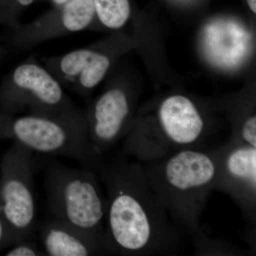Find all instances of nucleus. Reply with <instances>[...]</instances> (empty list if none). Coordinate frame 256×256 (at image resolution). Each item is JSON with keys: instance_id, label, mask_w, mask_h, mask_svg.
<instances>
[{"instance_id": "obj_1", "label": "nucleus", "mask_w": 256, "mask_h": 256, "mask_svg": "<svg viewBox=\"0 0 256 256\" xmlns=\"http://www.w3.org/2000/svg\"><path fill=\"white\" fill-rule=\"evenodd\" d=\"M106 190V255L173 256L185 235L150 185L142 163L102 156L96 170Z\"/></svg>"}, {"instance_id": "obj_2", "label": "nucleus", "mask_w": 256, "mask_h": 256, "mask_svg": "<svg viewBox=\"0 0 256 256\" xmlns=\"http://www.w3.org/2000/svg\"><path fill=\"white\" fill-rule=\"evenodd\" d=\"M141 163L150 185L173 222L191 237L201 230L202 214L216 175L210 148L182 150Z\"/></svg>"}, {"instance_id": "obj_3", "label": "nucleus", "mask_w": 256, "mask_h": 256, "mask_svg": "<svg viewBox=\"0 0 256 256\" xmlns=\"http://www.w3.org/2000/svg\"><path fill=\"white\" fill-rule=\"evenodd\" d=\"M4 140L33 152L70 158L94 171L102 158L90 142L82 110L60 116L0 114V141Z\"/></svg>"}, {"instance_id": "obj_4", "label": "nucleus", "mask_w": 256, "mask_h": 256, "mask_svg": "<svg viewBox=\"0 0 256 256\" xmlns=\"http://www.w3.org/2000/svg\"><path fill=\"white\" fill-rule=\"evenodd\" d=\"M154 126L132 124L124 138L122 156L140 162L190 148H206L204 119L196 104L182 95L166 98L158 106Z\"/></svg>"}, {"instance_id": "obj_5", "label": "nucleus", "mask_w": 256, "mask_h": 256, "mask_svg": "<svg viewBox=\"0 0 256 256\" xmlns=\"http://www.w3.org/2000/svg\"><path fill=\"white\" fill-rule=\"evenodd\" d=\"M44 175L52 218L78 229L104 246L107 200L96 172L53 162L45 168Z\"/></svg>"}, {"instance_id": "obj_6", "label": "nucleus", "mask_w": 256, "mask_h": 256, "mask_svg": "<svg viewBox=\"0 0 256 256\" xmlns=\"http://www.w3.org/2000/svg\"><path fill=\"white\" fill-rule=\"evenodd\" d=\"M80 110L54 76L34 57L16 66L0 82L1 114L60 116Z\"/></svg>"}, {"instance_id": "obj_7", "label": "nucleus", "mask_w": 256, "mask_h": 256, "mask_svg": "<svg viewBox=\"0 0 256 256\" xmlns=\"http://www.w3.org/2000/svg\"><path fill=\"white\" fill-rule=\"evenodd\" d=\"M33 152L13 142L0 166V214L14 242L31 240L36 229Z\"/></svg>"}, {"instance_id": "obj_8", "label": "nucleus", "mask_w": 256, "mask_h": 256, "mask_svg": "<svg viewBox=\"0 0 256 256\" xmlns=\"http://www.w3.org/2000/svg\"><path fill=\"white\" fill-rule=\"evenodd\" d=\"M214 158V190L228 194L240 207L248 225H256V146L230 140L210 148Z\"/></svg>"}, {"instance_id": "obj_9", "label": "nucleus", "mask_w": 256, "mask_h": 256, "mask_svg": "<svg viewBox=\"0 0 256 256\" xmlns=\"http://www.w3.org/2000/svg\"><path fill=\"white\" fill-rule=\"evenodd\" d=\"M95 18L94 0H69L31 22L10 28L8 42L14 50H32L44 42L87 30Z\"/></svg>"}, {"instance_id": "obj_10", "label": "nucleus", "mask_w": 256, "mask_h": 256, "mask_svg": "<svg viewBox=\"0 0 256 256\" xmlns=\"http://www.w3.org/2000/svg\"><path fill=\"white\" fill-rule=\"evenodd\" d=\"M84 112L89 140L100 156L127 136L134 122L130 97L118 86L107 89Z\"/></svg>"}, {"instance_id": "obj_11", "label": "nucleus", "mask_w": 256, "mask_h": 256, "mask_svg": "<svg viewBox=\"0 0 256 256\" xmlns=\"http://www.w3.org/2000/svg\"><path fill=\"white\" fill-rule=\"evenodd\" d=\"M41 62L62 86L86 97L106 76L112 57L102 46H92L42 57Z\"/></svg>"}, {"instance_id": "obj_12", "label": "nucleus", "mask_w": 256, "mask_h": 256, "mask_svg": "<svg viewBox=\"0 0 256 256\" xmlns=\"http://www.w3.org/2000/svg\"><path fill=\"white\" fill-rule=\"evenodd\" d=\"M252 36L242 25L232 20L208 24L203 34V48L210 63L218 68H236L249 54Z\"/></svg>"}, {"instance_id": "obj_13", "label": "nucleus", "mask_w": 256, "mask_h": 256, "mask_svg": "<svg viewBox=\"0 0 256 256\" xmlns=\"http://www.w3.org/2000/svg\"><path fill=\"white\" fill-rule=\"evenodd\" d=\"M36 230L46 256L106 255L104 246L98 240L54 218L45 220Z\"/></svg>"}, {"instance_id": "obj_14", "label": "nucleus", "mask_w": 256, "mask_h": 256, "mask_svg": "<svg viewBox=\"0 0 256 256\" xmlns=\"http://www.w3.org/2000/svg\"><path fill=\"white\" fill-rule=\"evenodd\" d=\"M96 18L106 28L118 30L130 16L129 0H94Z\"/></svg>"}, {"instance_id": "obj_15", "label": "nucleus", "mask_w": 256, "mask_h": 256, "mask_svg": "<svg viewBox=\"0 0 256 256\" xmlns=\"http://www.w3.org/2000/svg\"><path fill=\"white\" fill-rule=\"evenodd\" d=\"M192 239L196 248V254L200 255L236 256L240 252L225 242L208 238L202 230L192 236Z\"/></svg>"}, {"instance_id": "obj_16", "label": "nucleus", "mask_w": 256, "mask_h": 256, "mask_svg": "<svg viewBox=\"0 0 256 256\" xmlns=\"http://www.w3.org/2000/svg\"><path fill=\"white\" fill-rule=\"evenodd\" d=\"M34 0H0V26L14 28L20 24V15Z\"/></svg>"}, {"instance_id": "obj_17", "label": "nucleus", "mask_w": 256, "mask_h": 256, "mask_svg": "<svg viewBox=\"0 0 256 256\" xmlns=\"http://www.w3.org/2000/svg\"><path fill=\"white\" fill-rule=\"evenodd\" d=\"M4 252L6 256H46L42 248H40L36 242L31 240H24L10 246Z\"/></svg>"}, {"instance_id": "obj_18", "label": "nucleus", "mask_w": 256, "mask_h": 256, "mask_svg": "<svg viewBox=\"0 0 256 256\" xmlns=\"http://www.w3.org/2000/svg\"><path fill=\"white\" fill-rule=\"evenodd\" d=\"M14 239L9 227L0 214V250L14 245Z\"/></svg>"}, {"instance_id": "obj_19", "label": "nucleus", "mask_w": 256, "mask_h": 256, "mask_svg": "<svg viewBox=\"0 0 256 256\" xmlns=\"http://www.w3.org/2000/svg\"><path fill=\"white\" fill-rule=\"evenodd\" d=\"M249 8L254 12V13L256 12V0H247Z\"/></svg>"}, {"instance_id": "obj_20", "label": "nucleus", "mask_w": 256, "mask_h": 256, "mask_svg": "<svg viewBox=\"0 0 256 256\" xmlns=\"http://www.w3.org/2000/svg\"><path fill=\"white\" fill-rule=\"evenodd\" d=\"M5 54H6V52H5L4 48L0 43V64H1L3 58H4Z\"/></svg>"}, {"instance_id": "obj_21", "label": "nucleus", "mask_w": 256, "mask_h": 256, "mask_svg": "<svg viewBox=\"0 0 256 256\" xmlns=\"http://www.w3.org/2000/svg\"><path fill=\"white\" fill-rule=\"evenodd\" d=\"M52 1L56 5L60 6L66 4V3L67 2H68L69 0H52Z\"/></svg>"}]
</instances>
